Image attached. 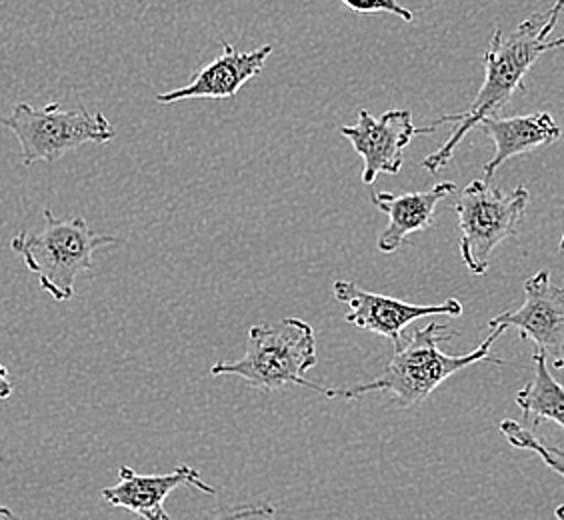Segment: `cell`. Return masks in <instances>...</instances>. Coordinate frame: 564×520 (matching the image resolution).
<instances>
[{
    "mask_svg": "<svg viewBox=\"0 0 564 520\" xmlns=\"http://www.w3.org/2000/svg\"><path fill=\"white\" fill-rule=\"evenodd\" d=\"M546 21H549L546 12H534L509 36H505L500 29L495 31L490 39L489 51L482 56L485 83L473 100V105L465 112L445 115L441 119L433 120L436 127L453 122L455 130L451 132V137L438 151L424 159L423 166L429 173H441L446 164L453 161L458 144L465 141L468 132L478 127L482 120L499 117L500 110L505 109L512 97L524 88L527 73L544 53H549L546 51L549 41L543 36Z\"/></svg>",
    "mask_w": 564,
    "mask_h": 520,
    "instance_id": "obj_1",
    "label": "cell"
},
{
    "mask_svg": "<svg viewBox=\"0 0 564 520\" xmlns=\"http://www.w3.org/2000/svg\"><path fill=\"white\" fill-rule=\"evenodd\" d=\"M446 328L448 326L438 323L416 328L413 336L406 340V345L394 350L391 362L382 370L380 377L369 382H357L352 387L326 389L325 397L352 401L369 392H391L397 407L409 409L426 401L434 390L458 370L487 360L505 365V360L490 355V348L495 340L502 336L505 328H492V333L482 340V345L460 357H453L441 350V343H448L456 336L455 333H446Z\"/></svg>",
    "mask_w": 564,
    "mask_h": 520,
    "instance_id": "obj_2",
    "label": "cell"
},
{
    "mask_svg": "<svg viewBox=\"0 0 564 520\" xmlns=\"http://www.w3.org/2000/svg\"><path fill=\"white\" fill-rule=\"evenodd\" d=\"M316 362L315 328L301 318H282L279 323L250 326L245 357L218 362L210 375L239 377L264 392L304 387L326 394L325 387L306 379Z\"/></svg>",
    "mask_w": 564,
    "mask_h": 520,
    "instance_id": "obj_3",
    "label": "cell"
},
{
    "mask_svg": "<svg viewBox=\"0 0 564 520\" xmlns=\"http://www.w3.org/2000/svg\"><path fill=\"white\" fill-rule=\"evenodd\" d=\"M43 217V230L19 232L11 249L24 260L44 293L65 303L75 296L76 277L93 269L95 252L119 239L93 232L83 217L58 218L48 208Z\"/></svg>",
    "mask_w": 564,
    "mask_h": 520,
    "instance_id": "obj_4",
    "label": "cell"
},
{
    "mask_svg": "<svg viewBox=\"0 0 564 520\" xmlns=\"http://www.w3.org/2000/svg\"><path fill=\"white\" fill-rule=\"evenodd\" d=\"M531 203L527 186L502 193L489 181H473L456 201L460 228V257L475 277L487 274L490 257L500 242L519 235V225Z\"/></svg>",
    "mask_w": 564,
    "mask_h": 520,
    "instance_id": "obj_5",
    "label": "cell"
},
{
    "mask_svg": "<svg viewBox=\"0 0 564 520\" xmlns=\"http://www.w3.org/2000/svg\"><path fill=\"white\" fill-rule=\"evenodd\" d=\"M2 127L11 130L21 142L24 166L39 161L53 164L83 144H105L115 139V129L107 117L102 112L93 115L83 105L63 110L58 102H51L44 109H33L21 102L7 119H2Z\"/></svg>",
    "mask_w": 564,
    "mask_h": 520,
    "instance_id": "obj_6",
    "label": "cell"
},
{
    "mask_svg": "<svg viewBox=\"0 0 564 520\" xmlns=\"http://www.w3.org/2000/svg\"><path fill=\"white\" fill-rule=\"evenodd\" d=\"M436 124L416 129L411 110H387L380 117H372L369 110H358L355 127H340V134L347 139L358 156L365 161L362 183L372 185L379 174H399L404 164V149L419 134H433Z\"/></svg>",
    "mask_w": 564,
    "mask_h": 520,
    "instance_id": "obj_7",
    "label": "cell"
},
{
    "mask_svg": "<svg viewBox=\"0 0 564 520\" xmlns=\"http://www.w3.org/2000/svg\"><path fill=\"white\" fill-rule=\"evenodd\" d=\"M490 328H517L522 340L534 343L536 350L554 369H564V289L554 286L551 272L532 274L524 282V303L489 321Z\"/></svg>",
    "mask_w": 564,
    "mask_h": 520,
    "instance_id": "obj_8",
    "label": "cell"
},
{
    "mask_svg": "<svg viewBox=\"0 0 564 520\" xmlns=\"http://www.w3.org/2000/svg\"><path fill=\"white\" fill-rule=\"evenodd\" d=\"M333 294L338 303L347 304V323L360 331L387 336L394 348L402 347L404 328L423 316L446 315L456 318L463 315V304L456 299H448L443 304H411L387 294L370 293L350 281L335 282Z\"/></svg>",
    "mask_w": 564,
    "mask_h": 520,
    "instance_id": "obj_9",
    "label": "cell"
},
{
    "mask_svg": "<svg viewBox=\"0 0 564 520\" xmlns=\"http://www.w3.org/2000/svg\"><path fill=\"white\" fill-rule=\"evenodd\" d=\"M178 487L217 495V488L210 487L193 466H176L166 475H141L131 466H120L119 483L102 490V500L110 507L131 510L141 520H173L164 510V500Z\"/></svg>",
    "mask_w": 564,
    "mask_h": 520,
    "instance_id": "obj_10",
    "label": "cell"
},
{
    "mask_svg": "<svg viewBox=\"0 0 564 520\" xmlns=\"http://www.w3.org/2000/svg\"><path fill=\"white\" fill-rule=\"evenodd\" d=\"M272 55V44H264L257 51L240 53L228 41H223V53L203 66L186 87L174 88L171 93L156 95L161 105H176L191 98L227 100L235 98L249 80L262 73L267 58Z\"/></svg>",
    "mask_w": 564,
    "mask_h": 520,
    "instance_id": "obj_11",
    "label": "cell"
},
{
    "mask_svg": "<svg viewBox=\"0 0 564 520\" xmlns=\"http://www.w3.org/2000/svg\"><path fill=\"white\" fill-rule=\"evenodd\" d=\"M455 191V183L446 181L423 193H404V195L375 193L372 205L389 217V225L377 239L379 252L394 254L404 245L409 235L423 232L426 228L433 227L436 205L445 201L446 196L453 195Z\"/></svg>",
    "mask_w": 564,
    "mask_h": 520,
    "instance_id": "obj_12",
    "label": "cell"
},
{
    "mask_svg": "<svg viewBox=\"0 0 564 520\" xmlns=\"http://www.w3.org/2000/svg\"><path fill=\"white\" fill-rule=\"evenodd\" d=\"M478 127L490 141L495 142V154L482 169L485 181L489 183L500 166L510 159L543 149V147H551L563 137V129L556 124L553 115L549 112H532V115L510 117V119L490 117L482 120Z\"/></svg>",
    "mask_w": 564,
    "mask_h": 520,
    "instance_id": "obj_13",
    "label": "cell"
},
{
    "mask_svg": "<svg viewBox=\"0 0 564 520\" xmlns=\"http://www.w3.org/2000/svg\"><path fill=\"white\" fill-rule=\"evenodd\" d=\"M532 380L517 394V407L521 409L522 421L536 429L541 421H553L564 431V387L554 379L549 362L541 353L532 355Z\"/></svg>",
    "mask_w": 564,
    "mask_h": 520,
    "instance_id": "obj_14",
    "label": "cell"
},
{
    "mask_svg": "<svg viewBox=\"0 0 564 520\" xmlns=\"http://www.w3.org/2000/svg\"><path fill=\"white\" fill-rule=\"evenodd\" d=\"M499 429L502 436L509 441L510 446L521 448V451H531V453L539 456L544 465L549 466L553 473L564 478L563 448L546 445L543 438H539L536 434L532 433L531 429L522 426L521 423H517V421H512V419H505V421L499 424Z\"/></svg>",
    "mask_w": 564,
    "mask_h": 520,
    "instance_id": "obj_15",
    "label": "cell"
},
{
    "mask_svg": "<svg viewBox=\"0 0 564 520\" xmlns=\"http://www.w3.org/2000/svg\"><path fill=\"white\" fill-rule=\"evenodd\" d=\"M348 11L358 12V14H375V12H389L399 17L401 21L414 22V12L406 7H402L397 0H340Z\"/></svg>",
    "mask_w": 564,
    "mask_h": 520,
    "instance_id": "obj_16",
    "label": "cell"
},
{
    "mask_svg": "<svg viewBox=\"0 0 564 520\" xmlns=\"http://www.w3.org/2000/svg\"><path fill=\"white\" fill-rule=\"evenodd\" d=\"M276 514V509L269 502H259V505H247L242 509L228 510L218 514L215 519L208 520H261L272 519Z\"/></svg>",
    "mask_w": 564,
    "mask_h": 520,
    "instance_id": "obj_17",
    "label": "cell"
},
{
    "mask_svg": "<svg viewBox=\"0 0 564 520\" xmlns=\"http://www.w3.org/2000/svg\"><path fill=\"white\" fill-rule=\"evenodd\" d=\"M564 9V0H556L553 4V9L546 12L549 14V21H546V26H544L543 36L549 41V36L554 31V26H556V22H558V17H561V12Z\"/></svg>",
    "mask_w": 564,
    "mask_h": 520,
    "instance_id": "obj_18",
    "label": "cell"
},
{
    "mask_svg": "<svg viewBox=\"0 0 564 520\" xmlns=\"http://www.w3.org/2000/svg\"><path fill=\"white\" fill-rule=\"evenodd\" d=\"M12 382L9 380V370L0 362V399H9L12 394Z\"/></svg>",
    "mask_w": 564,
    "mask_h": 520,
    "instance_id": "obj_19",
    "label": "cell"
},
{
    "mask_svg": "<svg viewBox=\"0 0 564 520\" xmlns=\"http://www.w3.org/2000/svg\"><path fill=\"white\" fill-rule=\"evenodd\" d=\"M0 520H19L17 519V514L12 512L9 507H4L2 502H0Z\"/></svg>",
    "mask_w": 564,
    "mask_h": 520,
    "instance_id": "obj_20",
    "label": "cell"
},
{
    "mask_svg": "<svg viewBox=\"0 0 564 520\" xmlns=\"http://www.w3.org/2000/svg\"><path fill=\"white\" fill-rule=\"evenodd\" d=\"M564 46V36L561 39H556V41H549L546 43V51H554V48H563Z\"/></svg>",
    "mask_w": 564,
    "mask_h": 520,
    "instance_id": "obj_21",
    "label": "cell"
},
{
    "mask_svg": "<svg viewBox=\"0 0 564 520\" xmlns=\"http://www.w3.org/2000/svg\"><path fill=\"white\" fill-rule=\"evenodd\" d=\"M554 517H556V520H564V505L554 510Z\"/></svg>",
    "mask_w": 564,
    "mask_h": 520,
    "instance_id": "obj_22",
    "label": "cell"
},
{
    "mask_svg": "<svg viewBox=\"0 0 564 520\" xmlns=\"http://www.w3.org/2000/svg\"><path fill=\"white\" fill-rule=\"evenodd\" d=\"M558 247H561V250H563V254H564V235H563V239H561V245H558Z\"/></svg>",
    "mask_w": 564,
    "mask_h": 520,
    "instance_id": "obj_23",
    "label": "cell"
}]
</instances>
